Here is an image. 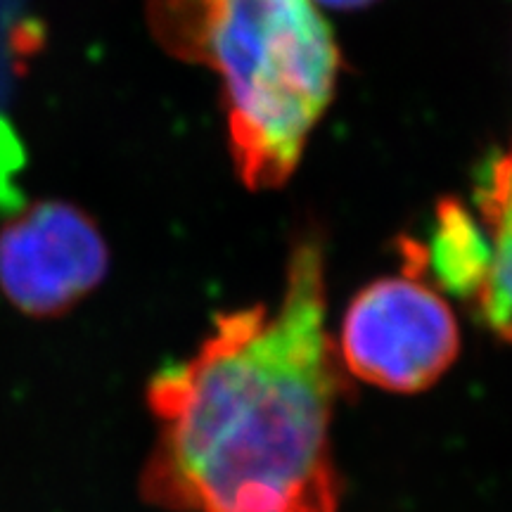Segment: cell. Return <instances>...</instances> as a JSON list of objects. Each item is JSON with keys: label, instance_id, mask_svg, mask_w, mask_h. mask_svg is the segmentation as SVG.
<instances>
[{"label": "cell", "instance_id": "obj_1", "mask_svg": "<svg viewBox=\"0 0 512 512\" xmlns=\"http://www.w3.org/2000/svg\"><path fill=\"white\" fill-rule=\"evenodd\" d=\"M325 261L304 238L278 304L216 316L147 384L145 503L171 512H339L330 427L349 373L328 332Z\"/></svg>", "mask_w": 512, "mask_h": 512}, {"label": "cell", "instance_id": "obj_7", "mask_svg": "<svg viewBox=\"0 0 512 512\" xmlns=\"http://www.w3.org/2000/svg\"><path fill=\"white\" fill-rule=\"evenodd\" d=\"M313 3L328 5V8H337V10H354V8H363V5L373 3V0H313Z\"/></svg>", "mask_w": 512, "mask_h": 512}, {"label": "cell", "instance_id": "obj_3", "mask_svg": "<svg viewBox=\"0 0 512 512\" xmlns=\"http://www.w3.org/2000/svg\"><path fill=\"white\" fill-rule=\"evenodd\" d=\"M342 366L392 394H418L456 363L460 328L446 297L418 266L373 280L351 299L339 335Z\"/></svg>", "mask_w": 512, "mask_h": 512}, {"label": "cell", "instance_id": "obj_4", "mask_svg": "<svg viewBox=\"0 0 512 512\" xmlns=\"http://www.w3.org/2000/svg\"><path fill=\"white\" fill-rule=\"evenodd\" d=\"M110 271L98 223L62 200L19 209L0 226V294L27 318L50 320L91 297Z\"/></svg>", "mask_w": 512, "mask_h": 512}, {"label": "cell", "instance_id": "obj_2", "mask_svg": "<svg viewBox=\"0 0 512 512\" xmlns=\"http://www.w3.org/2000/svg\"><path fill=\"white\" fill-rule=\"evenodd\" d=\"M171 55L221 79L230 155L247 188H280L328 110L339 48L313 0H147Z\"/></svg>", "mask_w": 512, "mask_h": 512}, {"label": "cell", "instance_id": "obj_6", "mask_svg": "<svg viewBox=\"0 0 512 512\" xmlns=\"http://www.w3.org/2000/svg\"><path fill=\"white\" fill-rule=\"evenodd\" d=\"M403 256L430 275L427 280L441 294L470 304L489 266V240L475 209L460 200H444L434 211L425 245L406 242Z\"/></svg>", "mask_w": 512, "mask_h": 512}, {"label": "cell", "instance_id": "obj_5", "mask_svg": "<svg viewBox=\"0 0 512 512\" xmlns=\"http://www.w3.org/2000/svg\"><path fill=\"white\" fill-rule=\"evenodd\" d=\"M475 214L489 240V266L467 306L479 323L512 344V147L494 150L479 164Z\"/></svg>", "mask_w": 512, "mask_h": 512}]
</instances>
